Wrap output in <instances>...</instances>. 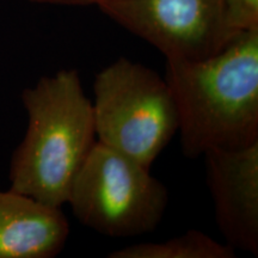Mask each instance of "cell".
<instances>
[{"label":"cell","instance_id":"1","mask_svg":"<svg viewBox=\"0 0 258 258\" xmlns=\"http://www.w3.org/2000/svg\"><path fill=\"white\" fill-rule=\"evenodd\" d=\"M164 78L186 158L258 143V29L238 32L206 59L166 60Z\"/></svg>","mask_w":258,"mask_h":258},{"label":"cell","instance_id":"2","mask_svg":"<svg viewBox=\"0 0 258 258\" xmlns=\"http://www.w3.org/2000/svg\"><path fill=\"white\" fill-rule=\"evenodd\" d=\"M22 103L28 128L12 154L10 189L61 208L97 143L92 102L78 71L60 70L24 89Z\"/></svg>","mask_w":258,"mask_h":258},{"label":"cell","instance_id":"3","mask_svg":"<svg viewBox=\"0 0 258 258\" xmlns=\"http://www.w3.org/2000/svg\"><path fill=\"white\" fill-rule=\"evenodd\" d=\"M93 93L97 141L150 169L178 133L165 78L121 56L96 74Z\"/></svg>","mask_w":258,"mask_h":258},{"label":"cell","instance_id":"4","mask_svg":"<svg viewBox=\"0 0 258 258\" xmlns=\"http://www.w3.org/2000/svg\"><path fill=\"white\" fill-rule=\"evenodd\" d=\"M67 203L77 220L97 233L129 238L159 226L169 191L148 167L97 141L74 179Z\"/></svg>","mask_w":258,"mask_h":258},{"label":"cell","instance_id":"5","mask_svg":"<svg viewBox=\"0 0 258 258\" xmlns=\"http://www.w3.org/2000/svg\"><path fill=\"white\" fill-rule=\"evenodd\" d=\"M97 8L166 60L206 59L235 35L226 24L224 0H102Z\"/></svg>","mask_w":258,"mask_h":258},{"label":"cell","instance_id":"6","mask_svg":"<svg viewBox=\"0 0 258 258\" xmlns=\"http://www.w3.org/2000/svg\"><path fill=\"white\" fill-rule=\"evenodd\" d=\"M215 220L232 249L258 254V143L203 153Z\"/></svg>","mask_w":258,"mask_h":258},{"label":"cell","instance_id":"7","mask_svg":"<svg viewBox=\"0 0 258 258\" xmlns=\"http://www.w3.org/2000/svg\"><path fill=\"white\" fill-rule=\"evenodd\" d=\"M69 235L61 208L0 189V258H53L63 250Z\"/></svg>","mask_w":258,"mask_h":258},{"label":"cell","instance_id":"8","mask_svg":"<svg viewBox=\"0 0 258 258\" xmlns=\"http://www.w3.org/2000/svg\"><path fill=\"white\" fill-rule=\"evenodd\" d=\"M109 258H233L235 250L221 244L201 231L184 234L160 243H140L112 251Z\"/></svg>","mask_w":258,"mask_h":258},{"label":"cell","instance_id":"9","mask_svg":"<svg viewBox=\"0 0 258 258\" xmlns=\"http://www.w3.org/2000/svg\"><path fill=\"white\" fill-rule=\"evenodd\" d=\"M224 12L233 34L258 29V0H224Z\"/></svg>","mask_w":258,"mask_h":258},{"label":"cell","instance_id":"10","mask_svg":"<svg viewBox=\"0 0 258 258\" xmlns=\"http://www.w3.org/2000/svg\"><path fill=\"white\" fill-rule=\"evenodd\" d=\"M31 3L42 5H60V6H89L98 5L102 0H30Z\"/></svg>","mask_w":258,"mask_h":258}]
</instances>
